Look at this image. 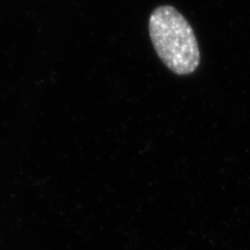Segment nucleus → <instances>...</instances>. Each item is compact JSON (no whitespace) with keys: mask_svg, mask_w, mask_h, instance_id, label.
Here are the masks:
<instances>
[{"mask_svg":"<svg viewBox=\"0 0 250 250\" xmlns=\"http://www.w3.org/2000/svg\"><path fill=\"white\" fill-rule=\"evenodd\" d=\"M149 35L159 58L177 75L193 73L199 66L200 50L194 31L175 7L163 5L149 18Z\"/></svg>","mask_w":250,"mask_h":250,"instance_id":"obj_1","label":"nucleus"}]
</instances>
